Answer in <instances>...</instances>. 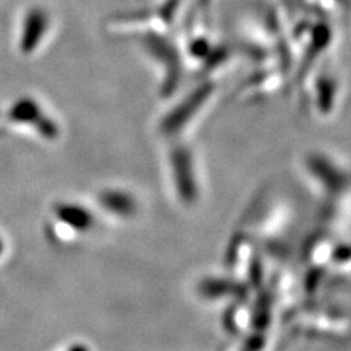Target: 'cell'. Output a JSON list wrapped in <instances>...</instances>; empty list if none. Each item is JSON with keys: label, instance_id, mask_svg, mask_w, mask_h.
Masks as SVG:
<instances>
[{"label": "cell", "instance_id": "6da1fadb", "mask_svg": "<svg viewBox=\"0 0 351 351\" xmlns=\"http://www.w3.org/2000/svg\"><path fill=\"white\" fill-rule=\"evenodd\" d=\"M66 351H90V348H88L84 344H73L72 347H69Z\"/></svg>", "mask_w": 351, "mask_h": 351}, {"label": "cell", "instance_id": "7a4b0ae2", "mask_svg": "<svg viewBox=\"0 0 351 351\" xmlns=\"http://www.w3.org/2000/svg\"><path fill=\"white\" fill-rule=\"evenodd\" d=\"M2 249H3V247H2V241H0V254H2Z\"/></svg>", "mask_w": 351, "mask_h": 351}]
</instances>
